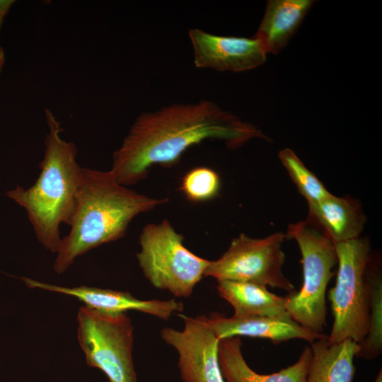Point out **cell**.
<instances>
[{"instance_id": "1", "label": "cell", "mask_w": 382, "mask_h": 382, "mask_svg": "<svg viewBox=\"0 0 382 382\" xmlns=\"http://www.w3.org/2000/svg\"><path fill=\"white\" fill-rule=\"evenodd\" d=\"M254 138L268 140L257 127L209 100L164 106L141 114L118 149L110 170L125 186L144 179L154 165L170 166L190 147L206 140L237 148Z\"/></svg>"}, {"instance_id": "2", "label": "cell", "mask_w": 382, "mask_h": 382, "mask_svg": "<svg viewBox=\"0 0 382 382\" xmlns=\"http://www.w3.org/2000/svg\"><path fill=\"white\" fill-rule=\"evenodd\" d=\"M167 202L120 184L110 170L82 167L70 230L61 239L54 272L61 274L78 257L122 238L134 217Z\"/></svg>"}, {"instance_id": "3", "label": "cell", "mask_w": 382, "mask_h": 382, "mask_svg": "<svg viewBox=\"0 0 382 382\" xmlns=\"http://www.w3.org/2000/svg\"><path fill=\"white\" fill-rule=\"evenodd\" d=\"M45 117L48 132L35 183L28 188L17 185L6 195L25 209L38 242L57 253L60 226H69L74 214L82 167L76 161L75 144L61 137L63 128L49 109Z\"/></svg>"}, {"instance_id": "4", "label": "cell", "mask_w": 382, "mask_h": 382, "mask_svg": "<svg viewBox=\"0 0 382 382\" xmlns=\"http://www.w3.org/2000/svg\"><path fill=\"white\" fill-rule=\"evenodd\" d=\"M286 237L296 241L303 266V284L299 292L286 296L291 318L303 328L323 333L326 325L325 294L337 263L335 243L310 218L289 224Z\"/></svg>"}, {"instance_id": "5", "label": "cell", "mask_w": 382, "mask_h": 382, "mask_svg": "<svg viewBox=\"0 0 382 382\" xmlns=\"http://www.w3.org/2000/svg\"><path fill=\"white\" fill-rule=\"evenodd\" d=\"M334 243L338 270L335 285L328 294L334 320L327 340L330 344L346 340L359 343L369 325V243L360 237Z\"/></svg>"}, {"instance_id": "6", "label": "cell", "mask_w": 382, "mask_h": 382, "mask_svg": "<svg viewBox=\"0 0 382 382\" xmlns=\"http://www.w3.org/2000/svg\"><path fill=\"white\" fill-rule=\"evenodd\" d=\"M139 243L137 258L149 282L176 297L190 296L210 260L190 251L183 245V236L166 219L146 225Z\"/></svg>"}, {"instance_id": "7", "label": "cell", "mask_w": 382, "mask_h": 382, "mask_svg": "<svg viewBox=\"0 0 382 382\" xmlns=\"http://www.w3.org/2000/svg\"><path fill=\"white\" fill-rule=\"evenodd\" d=\"M76 320L77 340L87 365L101 370L109 382H137L134 329L126 313L106 314L82 306Z\"/></svg>"}, {"instance_id": "8", "label": "cell", "mask_w": 382, "mask_h": 382, "mask_svg": "<svg viewBox=\"0 0 382 382\" xmlns=\"http://www.w3.org/2000/svg\"><path fill=\"white\" fill-rule=\"evenodd\" d=\"M285 238L280 232L264 238L241 233L232 240L219 259L210 260L204 277L217 281L252 282L292 294L295 286L282 272L285 256L282 247Z\"/></svg>"}, {"instance_id": "9", "label": "cell", "mask_w": 382, "mask_h": 382, "mask_svg": "<svg viewBox=\"0 0 382 382\" xmlns=\"http://www.w3.org/2000/svg\"><path fill=\"white\" fill-rule=\"evenodd\" d=\"M184 328L161 330V336L178 354V368L183 382H225L221 374L218 350L219 340L206 316L180 315Z\"/></svg>"}, {"instance_id": "10", "label": "cell", "mask_w": 382, "mask_h": 382, "mask_svg": "<svg viewBox=\"0 0 382 382\" xmlns=\"http://www.w3.org/2000/svg\"><path fill=\"white\" fill-rule=\"evenodd\" d=\"M188 36L197 68L241 72L255 69L266 61L267 52L255 36H221L199 28L190 30Z\"/></svg>"}, {"instance_id": "11", "label": "cell", "mask_w": 382, "mask_h": 382, "mask_svg": "<svg viewBox=\"0 0 382 382\" xmlns=\"http://www.w3.org/2000/svg\"><path fill=\"white\" fill-rule=\"evenodd\" d=\"M21 280L28 288L40 289L76 297L83 302L85 306L106 314L115 315L125 313L127 311H137L162 320H168L175 312H180L183 309V303L175 299L141 300L127 291L84 285L74 287L62 286L26 277H21Z\"/></svg>"}, {"instance_id": "12", "label": "cell", "mask_w": 382, "mask_h": 382, "mask_svg": "<svg viewBox=\"0 0 382 382\" xmlns=\"http://www.w3.org/2000/svg\"><path fill=\"white\" fill-rule=\"evenodd\" d=\"M207 322L219 340L225 338L248 336L268 339L279 343L291 339L308 342L326 337L324 333L311 332L294 320L261 316H236L226 317L219 313L206 316Z\"/></svg>"}, {"instance_id": "13", "label": "cell", "mask_w": 382, "mask_h": 382, "mask_svg": "<svg viewBox=\"0 0 382 382\" xmlns=\"http://www.w3.org/2000/svg\"><path fill=\"white\" fill-rule=\"evenodd\" d=\"M240 337L219 341L218 359L225 382H306L311 358V347H306L294 364L271 374H260L246 363L241 351Z\"/></svg>"}, {"instance_id": "14", "label": "cell", "mask_w": 382, "mask_h": 382, "mask_svg": "<svg viewBox=\"0 0 382 382\" xmlns=\"http://www.w3.org/2000/svg\"><path fill=\"white\" fill-rule=\"evenodd\" d=\"M308 218L334 243L357 238L363 231L366 219L360 204L354 199L330 193L316 203L308 204Z\"/></svg>"}, {"instance_id": "15", "label": "cell", "mask_w": 382, "mask_h": 382, "mask_svg": "<svg viewBox=\"0 0 382 382\" xmlns=\"http://www.w3.org/2000/svg\"><path fill=\"white\" fill-rule=\"evenodd\" d=\"M313 3L312 0L267 1L263 18L254 35L267 54H277L285 47Z\"/></svg>"}, {"instance_id": "16", "label": "cell", "mask_w": 382, "mask_h": 382, "mask_svg": "<svg viewBox=\"0 0 382 382\" xmlns=\"http://www.w3.org/2000/svg\"><path fill=\"white\" fill-rule=\"evenodd\" d=\"M217 282L219 295L233 306L234 315L292 320L286 310V297L269 291L267 286L252 282Z\"/></svg>"}, {"instance_id": "17", "label": "cell", "mask_w": 382, "mask_h": 382, "mask_svg": "<svg viewBox=\"0 0 382 382\" xmlns=\"http://www.w3.org/2000/svg\"><path fill=\"white\" fill-rule=\"evenodd\" d=\"M327 337L311 342L306 382H352L359 345L350 340L330 344Z\"/></svg>"}, {"instance_id": "18", "label": "cell", "mask_w": 382, "mask_h": 382, "mask_svg": "<svg viewBox=\"0 0 382 382\" xmlns=\"http://www.w3.org/2000/svg\"><path fill=\"white\" fill-rule=\"evenodd\" d=\"M369 295V325L365 338L358 345L357 357L374 359L382 352V280L381 272L369 262L367 271Z\"/></svg>"}, {"instance_id": "19", "label": "cell", "mask_w": 382, "mask_h": 382, "mask_svg": "<svg viewBox=\"0 0 382 382\" xmlns=\"http://www.w3.org/2000/svg\"><path fill=\"white\" fill-rule=\"evenodd\" d=\"M279 158L308 204L316 203L330 194L323 183L306 167L291 149L281 150L279 152Z\"/></svg>"}, {"instance_id": "20", "label": "cell", "mask_w": 382, "mask_h": 382, "mask_svg": "<svg viewBox=\"0 0 382 382\" xmlns=\"http://www.w3.org/2000/svg\"><path fill=\"white\" fill-rule=\"evenodd\" d=\"M220 185L219 176L213 169L196 167L184 175L180 190L190 201L202 202L218 195Z\"/></svg>"}, {"instance_id": "21", "label": "cell", "mask_w": 382, "mask_h": 382, "mask_svg": "<svg viewBox=\"0 0 382 382\" xmlns=\"http://www.w3.org/2000/svg\"><path fill=\"white\" fill-rule=\"evenodd\" d=\"M13 2V0H0V18H4Z\"/></svg>"}, {"instance_id": "22", "label": "cell", "mask_w": 382, "mask_h": 382, "mask_svg": "<svg viewBox=\"0 0 382 382\" xmlns=\"http://www.w3.org/2000/svg\"><path fill=\"white\" fill-rule=\"evenodd\" d=\"M4 18H0V28L2 25ZM5 62V54L2 47L0 45V72L4 66Z\"/></svg>"}, {"instance_id": "23", "label": "cell", "mask_w": 382, "mask_h": 382, "mask_svg": "<svg viewBox=\"0 0 382 382\" xmlns=\"http://www.w3.org/2000/svg\"><path fill=\"white\" fill-rule=\"evenodd\" d=\"M374 382H382V370H381V369H380V371H379L378 376H376Z\"/></svg>"}]
</instances>
